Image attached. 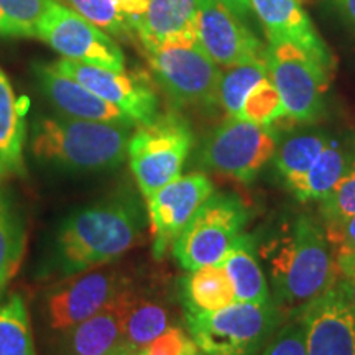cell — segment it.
I'll return each mask as SVG.
<instances>
[{
    "mask_svg": "<svg viewBox=\"0 0 355 355\" xmlns=\"http://www.w3.org/2000/svg\"><path fill=\"white\" fill-rule=\"evenodd\" d=\"M128 282L114 268H91L60 283L46 298L51 329L68 332L107 306Z\"/></svg>",
    "mask_w": 355,
    "mask_h": 355,
    "instance_id": "cell-13",
    "label": "cell"
},
{
    "mask_svg": "<svg viewBox=\"0 0 355 355\" xmlns=\"http://www.w3.org/2000/svg\"><path fill=\"white\" fill-rule=\"evenodd\" d=\"M132 355H145V352H144V350H139V352H133Z\"/></svg>",
    "mask_w": 355,
    "mask_h": 355,
    "instance_id": "cell-41",
    "label": "cell"
},
{
    "mask_svg": "<svg viewBox=\"0 0 355 355\" xmlns=\"http://www.w3.org/2000/svg\"><path fill=\"white\" fill-rule=\"evenodd\" d=\"M235 119L257 123V125L272 127L275 122L290 117L286 115L285 105H283L278 89L275 87V84L268 76L261 79V81L248 92L245 101H243L241 112L237 114Z\"/></svg>",
    "mask_w": 355,
    "mask_h": 355,
    "instance_id": "cell-30",
    "label": "cell"
},
{
    "mask_svg": "<svg viewBox=\"0 0 355 355\" xmlns=\"http://www.w3.org/2000/svg\"><path fill=\"white\" fill-rule=\"evenodd\" d=\"M51 0H0V35L37 37V28Z\"/></svg>",
    "mask_w": 355,
    "mask_h": 355,
    "instance_id": "cell-31",
    "label": "cell"
},
{
    "mask_svg": "<svg viewBox=\"0 0 355 355\" xmlns=\"http://www.w3.org/2000/svg\"><path fill=\"white\" fill-rule=\"evenodd\" d=\"M181 293L186 313H209L235 303L232 283L222 265L191 270Z\"/></svg>",
    "mask_w": 355,
    "mask_h": 355,
    "instance_id": "cell-24",
    "label": "cell"
},
{
    "mask_svg": "<svg viewBox=\"0 0 355 355\" xmlns=\"http://www.w3.org/2000/svg\"><path fill=\"white\" fill-rule=\"evenodd\" d=\"M265 78H268L266 55L227 66L224 71L220 69L217 99L225 114L229 117H237L248 92Z\"/></svg>",
    "mask_w": 355,
    "mask_h": 355,
    "instance_id": "cell-26",
    "label": "cell"
},
{
    "mask_svg": "<svg viewBox=\"0 0 355 355\" xmlns=\"http://www.w3.org/2000/svg\"><path fill=\"white\" fill-rule=\"evenodd\" d=\"M349 162L350 158L344 153V150L336 141H329V145L322 150V153L303 176L286 183L288 189L303 202L321 201L343 178Z\"/></svg>",
    "mask_w": 355,
    "mask_h": 355,
    "instance_id": "cell-25",
    "label": "cell"
},
{
    "mask_svg": "<svg viewBox=\"0 0 355 355\" xmlns=\"http://www.w3.org/2000/svg\"><path fill=\"white\" fill-rule=\"evenodd\" d=\"M327 242L336 247V257L355 255V216L344 222L340 227L326 230Z\"/></svg>",
    "mask_w": 355,
    "mask_h": 355,
    "instance_id": "cell-35",
    "label": "cell"
},
{
    "mask_svg": "<svg viewBox=\"0 0 355 355\" xmlns=\"http://www.w3.org/2000/svg\"><path fill=\"white\" fill-rule=\"evenodd\" d=\"M127 288V286H125ZM123 288V290H125ZM123 290L94 316L66 334L68 355H109L123 344Z\"/></svg>",
    "mask_w": 355,
    "mask_h": 355,
    "instance_id": "cell-19",
    "label": "cell"
},
{
    "mask_svg": "<svg viewBox=\"0 0 355 355\" xmlns=\"http://www.w3.org/2000/svg\"><path fill=\"white\" fill-rule=\"evenodd\" d=\"M268 76L278 89L286 115L295 122H316L324 112L334 66L301 50L295 43H268Z\"/></svg>",
    "mask_w": 355,
    "mask_h": 355,
    "instance_id": "cell-7",
    "label": "cell"
},
{
    "mask_svg": "<svg viewBox=\"0 0 355 355\" xmlns=\"http://www.w3.org/2000/svg\"><path fill=\"white\" fill-rule=\"evenodd\" d=\"M145 53L159 87L178 107L219 104L220 66L212 61L198 40Z\"/></svg>",
    "mask_w": 355,
    "mask_h": 355,
    "instance_id": "cell-8",
    "label": "cell"
},
{
    "mask_svg": "<svg viewBox=\"0 0 355 355\" xmlns=\"http://www.w3.org/2000/svg\"><path fill=\"white\" fill-rule=\"evenodd\" d=\"M186 355H209L207 352H204L202 349H199L198 345H196V343H194L193 345H191V349L188 350V354Z\"/></svg>",
    "mask_w": 355,
    "mask_h": 355,
    "instance_id": "cell-40",
    "label": "cell"
},
{
    "mask_svg": "<svg viewBox=\"0 0 355 355\" xmlns=\"http://www.w3.org/2000/svg\"><path fill=\"white\" fill-rule=\"evenodd\" d=\"M191 339L209 355H255L277 332L282 309L270 303H235L209 313H186Z\"/></svg>",
    "mask_w": 355,
    "mask_h": 355,
    "instance_id": "cell-4",
    "label": "cell"
},
{
    "mask_svg": "<svg viewBox=\"0 0 355 355\" xmlns=\"http://www.w3.org/2000/svg\"><path fill=\"white\" fill-rule=\"evenodd\" d=\"M219 2L224 3V6H227L230 10L234 13H237L241 19H245L248 15V12L252 10V3L250 0H219Z\"/></svg>",
    "mask_w": 355,
    "mask_h": 355,
    "instance_id": "cell-36",
    "label": "cell"
},
{
    "mask_svg": "<svg viewBox=\"0 0 355 355\" xmlns=\"http://www.w3.org/2000/svg\"><path fill=\"white\" fill-rule=\"evenodd\" d=\"M261 252L270 265L275 304L295 316L336 283L326 232L308 216L296 217Z\"/></svg>",
    "mask_w": 355,
    "mask_h": 355,
    "instance_id": "cell-2",
    "label": "cell"
},
{
    "mask_svg": "<svg viewBox=\"0 0 355 355\" xmlns=\"http://www.w3.org/2000/svg\"><path fill=\"white\" fill-rule=\"evenodd\" d=\"M344 20L355 30V0H336Z\"/></svg>",
    "mask_w": 355,
    "mask_h": 355,
    "instance_id": "cell-37",
    "label": "cell"
},
{
    "mask_svg": "<svg viewBox=\"0 0 355 355\" xmlns=\"http://www.w3.org/2000/svg\"><path fill=\"white\" fill-rule=\"evenodd\" d=\"M133 352H135V350H132L130 347H128V345H121V347L115 349L114 352L109 354V355H132Z\"/></svg>",
    "mask_w": 355,
    "mask_h": 355,
    "instance_id": "cell-39",
    "label": "cell"
},
{
    "mask_svg": "<svg viewBox=\"0 0 355 355\" xmlns=\"http://www.w3.org/2000/svg\"><path fill=\"white\" fill-rule=\"evenodd\" d=\"M214 194V184L206 175L191 173L146 198L148 220L153 237V255L162 260L183 232L199 207Z\"/></svg>",
    "mask_w": 355,
    "mask_h": 355,
    "instance_id": "cell-12",
    "label": "cell"
},
{
    "mask_svg": "<svg viewBox=\"0 0 355 355\" xmlns=\"http://www.w3.org/2000/svg\"><path fill=\"white\" fill-rule=\"evenodd\" d=\"M0 355H35L30 314L20 295L0 301Z\"/></svg>",
    "mask_w": 355,
    "mask_h": 355,
    "instance_id": "cell-28",
    "label": "cell"
},
{
    "mask_svg": "<svg viewBox=\"0 0 355 355\" xmlns=\"http://www.w3.org/2000/svg\"><path fill=\"white\" fill-rule=\"evenodd\" d=\"M194 340L181 327H168L144 349L145 355H186Z\"/></svg>",
    "mask_w": 355,
    "mask_h": 355,
    "instance_id": "cell-34",
    "label": "cell"
},
{
    "mask_svg": "<svg viewBox=\"0 0 355 355\" xmlns=\"http://www.w3.org/2000/svg\"><path fill=\"white\" fill-rule=\"evenodd\" d=\"M25 112L24 101L17 99L0 68V181L25 175Z\"/></svg>",
    "mask_w": 355,
    "mask_h": 355,
    "instance_id": "cell-20",
    "label": "cell"
},
{
    "mask_svg": "<svg viewBox=\"0 0 355 355\" xmlns=\"http://www.w3.org/2000/svg\"><path fill=\"white\" fill-rule=\"evenodd\" d=\"M51 64L60 73L76 79L101 99L121 109L137 127L152 122L159 115L157 91L146 74L127 73V69H105L64 58Z\"/></svg>",
    "mask_w": 355,
    "mask_h": 355,
    "instance_id": "cell-11",
    "label": "cell"
},
{
    "mask_svg": "<svg viewBox=\"0 0 355 355\" xmlns=\"http://www.w3.org/2000/svg\"><path fill=\"white\" fill-rule=\"evenodd\" d=\"M306 329V355H355V311L340 283L300 313Z\"/></svg>",
    "mask_w": 355,
    "mask_h": 355,
    "instance_id": "cell-14",
    "label": "cell"
},
{
    "mask_svg": "<svg viewBox=\"0 0 355 355\" xmlns=\"http://www.w3.org/2000/svg\"><path fill=\"white\" fill-rule=\"evenodd\" d=\"M261 355H306V329L300 314L270 337Z\"/></svg>",
    "mask_w": 355,
    "mask_h": 355,
    "instance_id": "cell-33",
    "label": "cell"
},
{
    "mask_svg": "<svg viewBox=\"0 0 355 355\" xmlns=\"http://www.w3.org/2000/svg\"><path fill=\"white\" fill-rule=\"evenodd\" d=\"M336 279H339L337 283H340V285L344 286V290L349 296L350 304H352V308L355 311V273L347 275V277H343V278H336Z\"/></svg>",
    "mask_w": 355,
    "mask_h": 355,
    "instance_id": "cell-38",
    "label": "cell"
},
{
    "mask_svg": "<svg viewBox=\"0 0 355 355\" xmlns=\"http://www.w3.org/2000/svg\"><path fill=\"white\" fill-rule=\"evenodd\" d=\"M37 38L64 60L125 71V55L119 43L60 0L48 3L38 24Z\"/></svg>",
    "mask_w": 355,
    "mask_h": 355,
    "instance_id": "cell-9",
    "label": "cell"
},
{
    "mask_svg": "<svg viewBox=\"0 0 355 355\" xmlns=\"http://www.w3.org/2000/svg\"><path fill=\"white\" fill-rule=\"evenodd\" d=\"M123 344L144 350L170 327V309L162 301L130 290H123Z\"/></svg>",
    "mask_w": 355,
    "mask_h": 355,
    "instance_id": "cell-22",
    "label": "cell"
},
{
    "mask_svg": "<svg viewBox=\"0 0 355 355\" xmlns=\"http://www.w3.org/2000/svg\"><path fill=\"white\" fill-rule=\"evenodd\" d=\"M25 254V227L19 212L0 189V293L19 273Z\"/></svg>",
    "mask_w": 355,
    "mask_h": 355,
    "instance_id": "cell-27",
    "label": "cell"
},
{
    "mask_svg": "<svg viewBox=\"0 0 355 355\" xmlns=\"http://www.w3.org/2000/svg\"><path fill=\"white\" fill-rule=\"evenodd\" d=\"M199 0H148L137 26V40L145 51L198 40Z\"/></svg>",
    "mask_w": 355,
    "mask_h": 355,
    "instance_id": "cell-18",
    "label": "cell"
},
{
    "mask_svg": "<svg viewBox=\"0 0 355 355\" xmlns=\"http://www.w3.org/2000/svg\"><path fill=\"white\" fill-rule=\"evenodd\" d=\"M133 128L125 123L42 115L32 123L30 152L43 165L61 170H112L125 162Z\"/></svg>",
    "mask_w": 355,
    "mask_h": 355,
    "instance_id": "cell-3",
    "label": "cell"
},
{
    "mask_svg": "<svg viewBox=\"0 0 355 355\" xmlns=\"http://www.w3.org/2000/svg\"><path fill=\"white\" fill-rule=\"evenodd\" d=\"M321 216L326 230L340 227L355 216V158H350L347 170L337 181L334 189L321 199Z\"/></svg>",
    "mask_w": 355,
    "mask_h": 355,
    "instance_id": "cell-32",
    "label": "cell"
},
{
    "mask_svg": "<svg viewBox=\"0 0 355 355\" xmlns=\"http://www.w3.org/2000/svg\"><path fill=\"white\" fill-rule=\"evenodd\" d=\"M35 78L43 96L60 115L81 121L125 123L137 127L121 109L101 99L76 79L60 73L53 64H35Z\"/></svg>",
    "mask_w": 355,
    "mask_h": 355,
    "instance_id": "cell-16",
    "label": "cell"
},
{
    "mask_svg": "<svg viewBox=\"0 0 355 355\" xmlns=\"http://www.w3.org/2000/svg\"><path fill=\"white\" fill-rule=\"evenodd\" d=\"M277 152V133L273 127L229 117L207 137L201 146L202 166L250 183Z\"/></svg>",
    "mask_w": 355,
    "mask_h": 355,
    "instance_id": "cell-10",
    "label": "cell"
},
{
    "mask_svg": "<svg viewBox=\"0 0 355 355\" xmlns=\"http://www.w3.org/2000/svg\"><path fill=\"white\" fill-rule=\"evenodd\" d=\"M91 24L115 38H137V26L148 0H64Z\"/></svg>",
    "mask_w": 355,
    "mask_h": 355,
    "instance_id": "cell-23",
    "label": "cell"
},
{
    "mask_svg": "<svg viewBox=\"0 0 355 355\" xmlns=\"http://www.w3.org/2000/svg\"><path fill=\"white\" fill-rule=\"evenodd\" d=\"M196 35L204 51L222 68L266 55L241 17L219 0H199Z\"/></svg>",
    "mask_w": 355,
    "mask_h": 355,
    "instance_id": "cell-15",
    "label": "cell"
},
{
    "mask_svg": "<svg viewBox=\"0 0 355 355\" xmlns=\"http://www.w3.org/2000/svg\"><path fill=\"white\" fill-rule=\"evenodd\" d=\"M300 2H304V0H300Z\"/></svg>",
    "mask_w": 355,
    "mask_h": 355,
    "instance_id": "cell-42",
    "label": "cell"
},
{
    "mask_svg": "<svg viewBox=\"0 0 355 355\" xmlns=\"http://www.w3.org/2000/svg\"><path fill=\"white\" fill-rule=\"evenodd\" d=\"M220 265L232 283L235 301L259 304L272 301L268 283L261 272L254 235L243 232Z\"/></svg>",
    "mask_w": 355,
    "mask_h": 355,
    "instance_id": "cell-21",
    "label": "cell"
},
{
    "mask_svg": "<svg viewBox=\"0 0 355 355\" xmlns=\"http://www.w3.org/2000/svg\"><path fill=\"white\" fill-rule=\"evenodd\" d=\"M250 3L265 26L268 43H295L322 63L334 66L329 48L319 37L300 0H250Z\"/></svg>",
    "mask_w": 355,
    "mask_h": 355,
    "instance_id": "cell-17",
    "label": "cell"
},
{
    "mask_svg": "<svg viewBox=\"0 0 355 355\" xmlns=\"http://www.w3.org/2000/svg\"><path fill=\"white\" fill-rule=\"evenodd\" d=\"M193 145V130L178 112L159 114L132 132L127 157L145 198L181 176Z\"/></svg>",
    "mask_w": 355,
    "mask_h": 355,
    "instance_id": "cell-5",
    "label": "cell"
},
{
    "mask_svg": "<svg viewBox=\"0 0 355 355\" xmlns=\"http://www.w3.org/2000/svg\"><path fill=\"white\" fill-rule=\"evenodd\" d=\"M145 220L144 206L132 193L73 212L55 235L50 270L68 278L121 259L139 242Z\"/></svg>",
    "mask_w": 355,
    "mask_h": 355,
    "instance_id": "cell-1",
    "label": "cell"
},
{
    "mask_svg": "<svg viewBox=\"0 0 355 355\" xmlns=\"http://www.w3.org/2000/svg\"><path fill=\"white\" fill-rule=\"evenodd\" d=\"M248 209L235 194H212L173 243V255L184 270L220 265L243 234Z\"/></svg>",
    "mask_w": 355,
    "mask_h": 355,
    "instance_id": "cell-6",
    "label": "cell"
},
{
    "mask_svg": "<svg viewBox=\"0 0 355 355\" xmlns=\"http://www.w3.org/2000/svg\"><path fill=\"white\" fill-rule=\"evenodd\" d=\"M329 141L324 133H298L283 141L275 152V165L283 180L290 183L303 176Z\"/></svg>",
    "mask_w": 355,
    "mask_h": 355,
    "instance_id": "cell-29",
    "label": "cell"
}]
</instances>
